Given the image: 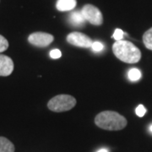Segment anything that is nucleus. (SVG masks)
<instances>
[{
    "mask_svg": "<svg viewBox=\"0 0 152 152\" xmlns=\"http://www.w3.org/2000/svg\"><path fill=\"white\" fill-rule=\"evenodd\" d=\"M0 152H15V145L4 137H0Z\"/></svg>",
    "mask_w": 152,
    "mask_h": 152,
    "instance_id": "nucleus-10",
    "label": "nucleus"
},
{
    "mask_svg": "<svg viewBox=\"0 0 152 152\" xmlns=\"http://www.w3.org/2000/svg\"><path fill=\"white\" fill-rule=\"evenodd\" d=\"M135 113L138 117H140V118H142V117H144V116H145V113H146V109H145V107L143 105H139V106L136 107Z\"/></svg>",
    "mask_w": 152,
    "mask_h": 152,
    "instance_id": "nucleus-14",
    "label": "nucleus"
},
{
    "mask_svg": "<svg viewBox=\"0 0 152 152\" xmlns=\"http://www.w3.org/2000/svg\"><path fill=\"white\" fill-rule=\"evenodd\" d=\"M76 0H58L56 4L57 10L62 12L70 11L75 8Z\"/></svg>",
    "mask_w": 152,
    "mask_h": 152,
    "instance_id": "nucleus-8",
    "label": "nucleus"
},
{
    "mask_svg": "<svg viewBox=\"0 0 152 152\" xmlns=\"http://www.w3.org/2000/svg\"><path fill=\"white\" fill-rule=\"evenodd\" d=\"M141 72L138 69H131L128 73V77L131 81H137L141 78Z\"/></svg>",
    "mask_w": 152,
    "mask_h": 152,
    "instance_id": "nucleus-12",
    "label": "nucleus"
},
{
    "mask_svg": "<svg viewBox=\"0 0 152 152\" xmlns=\"http://www.w3.org/2000/svg\"><path fill=\"white\" fill-rule=\"evenodd\" d=\"M91 48L93 49V51L95 52H101L102 51L104 48L103 44L100 42H93L92 46H91Z\"/></svg>",
    "mask_w": 152,
    "mask_h": 152,
    "instance_id": "nucleus-16",
    "label": "nucleus"
},
{
    "mask_svg": "<svg viewBox=\"0 0 152 152\" xmlns=\"http://www.w3.org/2000/svg\"><path fill=\"white\" fill-rule=\"evenodd\" d=\"M86 21L85 18L82 15L81 11H75L71 13L69 15V22L75 26H82Z\"/></svg>",
    "mask_w": 152,
    "mask_h": 152,
    "instance_id": "nucleus-9",
    "label": "nucleus"
},
{
    "mask_svg": "<svg viewBox=\"0 0 152 152\" xmlns=\"http://www.w3.org/2000/svg\"><path fill=\"white\" fill-rule=\"evenodd\" d=\"M50 57L53 59H58L62 57V53L58 49H53L50 52Z\"/></svg>",
    "mask_w": 152,
    "mask_h": 152,
    "instance_id": "nucleus-17",
    "label": "nucleus"
},
{
    "mask_svg": "<svg viewBox=\"0 0 152 152\" xmlns=\"http://www.w3.org/2000/svg\"><path fill=\"white\" fill-rule=\"evenodd\" d=\"M143 42L147 49L152 51V27L145 32L143 36Z\"/></svg>",
    "mask_w": 152,
    "mask_h": 152,
    "instance_id": "nucleus-11",
    "label": "nucleus"
},
{
    "mask_svg": "<svg viewBox=\"0 0 152 152\" xmlns=\"http://www.w3.org/2000/svg\"><path fill=\"white\" fill-rule=\"evenodd\" d=\"M75 105V98L69 95L63 94L52 98L48 103V107L55 113H63L74 108Z\"/></svg>",
    "mask_w": 152,
    "mask_h": 152,
    "instance_id": "nucleus-3",
    "label": "nucleus"
},
{
    "mask_svg": "<svg viewBox=\"0 0 152 152\" xmlns=\"http://www.w3.org/2000/svg\"><path fill=\"white\" fill-rule=\"evenodd\" d=\"M9 48V42L5 37H4L2 35H0V53H3L6 51Z\"/></svg>",
    "mask_w": 152,
    "mask_h": 152,
    "instance_id": "nucleus-13",
    "label": "nucleus"
},
{
    "mask_svg": "<svg viewBox=\"0 0 152 152\" xmlns=\"http://www.w3.org/2000/svg\"><path fill=\"white\" fill-rule=\"evenodd\" d=\"M95 124L105 130L118 131L124 129L128 122L124 116L117 112L104 111L96 115Z\"/></svg>",
    "mask_w": 152,
    "mask_h": 152,
    "instance_id": "nucleus-1",
    "label": "nucleus"
},
{
    "mask_svg": "<svg viewBox=\"0 0 152 152\" xmlns=\"http://www.w3.org/2000/svg\"><path fill=\"white\" fill-rule=\"evenodd\" d=\"M14 70V63L10 57L0 54V76H9Z\"/></svg>",
    "mask_w": 152,
    "mask_h": 152,
    "instance_id": "nucleus-7",
    "label": "nucleus"
},
{
    "mask_svg": "<svg viewBox=\"0 0 152 152\" xmlns=\"http://www.w3.org/2000/svg\"><path fill=\"white\" fill-rule=\"evenodd\" d=\"M81 13L86 21L93 26H101L103 23V16L101 10L92 4H86L82 8Z\"/></svg>",
    "mask_w": 152,
    "mask_h": 152,
    "instance_id": "nucleus-4",
    "label": "nucleus"
},
{
    "mask_svg": "<svg viewBox=\"0 0 152 152\" xmlns=\"http://www.w3.org/2000/svg\"><path fill=\"white\" fill-rule=\"evenodd\" d=\"M149 129H150V131H151V133H152V124L151 125L150 127H149Z\"/></svg>",
    "mask_w": 152,
    "mask_h": 152,
    "instance_id": "nucleus-19",
    "label": "nucleus"
},
{
    "mask_svg": "<svg viewBox=\"0 0 152 152\" xmlns=\"http://www.w3.org/2000/svg\"><path fill=\"white\" fill-rule=\"evenodd\" d=\"M67 42L73 46L78 48H91L93 44L92 39L87 35L81 32H71L67 36Z\"/></svg>",
    "mask_w": 152,
    "mask_h": 152,
    "instance_id": "nucleus-5",
    "label": "nucleus"
},
{
    "mask_svg": "<svg viewBox=\"0 0 152 152\" xmlns=\"http://www.w3.org/2000/svg\"><path fill=\"white\" fill-rule=\"evenodd\" d=\"M97 152H108L107 149H100Z\"/></svg>",
    "mask_w": 152,
    "mask_h": 152,
    "instance_id": "nucleus-18",
    "label": "nucleus"
},
{
    "mask_svg": "<svg viewBox=\"0 0 152 152\" xmlns=\"http://www.w3.org/2000/svg\"><path fill=\"white\" fill-rule=\"evenodd\" d=\"M113 52L118 59L127 64H136L141 58L140 50L124 40L116 41L113 45Z\"/></svg>",
    "mask_w": 152,
    "mask_h": 152,
    "instance_id": "nucleus-2",
    "label": "nucleus"
},
{
    "mask_svg": "<svg viewBox=\"0 0 152 152\" xmlns=\"http://www.w3.org/2000/svg\"><path fill=\"white\" fill-rule=\"evenodd\" d=\"M53 40L54 37L53 35L49 33L40 32V31L31 33L28 37V42L30 43L39 48L48 47L53 42Z\"/></svg>",
    "mask_w": 152,
    "mask_h": 152,
    "instance_id": "nucleus-6",
    "label": "nucleus"
},
{
    "mask_svg": "<svg viewBox=\"0 0 152 152\" xmlns=\"http://www.w3.org/2000/svg\"><path fill=\"white\" fill-rule=\"evenodd\" d=\"M113 37L116 41L123 40V37H124V31H123L121 29H116L113 33Z\"/></svg>",
    "mask_w": 152,
    "mask_h": 152,
    "instance_id": "nucleus-15",
    "label": "nucleus"
}]
</instances>
